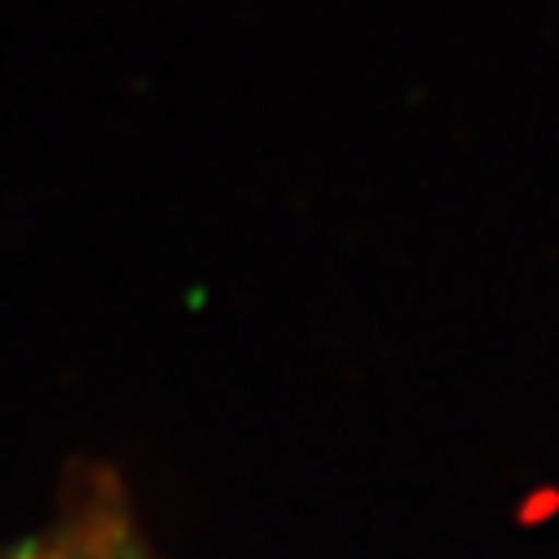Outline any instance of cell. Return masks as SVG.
I'll return each mask as SVG.
<instances>
[{"label": "cell", "mask_w": 559, "mask_h": 559, "mask_svg": "<svg viewBox=\"0 0 559 559\" xmlns=\"http://www.w3.org/2000/svg\"><path fill=\"white\" fill-rule=\"evenodd\" d=\"M23 559H146V550L115 502H88L67 515L53 537L36 542Z\"/></svg>", "instance_id": "cell-1"}]
</instances>
